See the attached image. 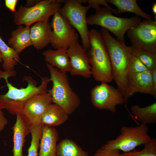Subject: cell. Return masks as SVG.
I'll return each mask as SVG.
<instances>
[{
  "mask_svg": "<svg viewBox=\"0 0 156 156\" xmlns=\"http://www.w3.org/2000/svg\"><path fill=\"white\" fill-rule=\"evenodd\" d=\"M100 33L109 53L112 68L113 80L124 98L125 107L129 98L128 81L129 58L131 53V46H128L113 37L109 32L102 28Z\"/></svg>",
  "mask_w": 156,
  "mask_h": 156,
  "instance_id": "cell-1",
  "label": "cell"
},
{
  "mask_svg": "<svg viewBox=\"0 0 156 156\" xmlns=\"http://www.w3.org/2000/svg\"><path fill=\"white\" fill-rule=\"evenodd\" d=\"M9 77L6 76L3 78L8 91L4 94H0V108L6 109L12 115H16L18 113H22L25 105L31 98L47 92V85L50 81L48 77H42L41 83L38 86L36 81L28 76L23 79L27 83V86L18 88L9 82Z\"/></svg>",
  "mask_w": 156,
  "mask_h": 156,
  "instance_id": "cell-2",
  "label": "cell"
},
{
  "mask_svg": "<svg viewBox=\"0 0 156 156\" xmlns=\"http://www.w3.org/2000/svg\"><path fill=\"white\" fill-rule=\"evenodd\" d=\"M90 47L87 54L92 75L96 81L107 83L113 80L110 59L107 46L100 32L94 29L89 31Z\"/></svg>",
  "mask_w": 156,
  "mask_h": 156,
  "instance_id": "cell-3",
  "label": "cell"
},
{
  "mask_svg": "<svg viewBox=\"0 0 156 156\" xmlns=\"http://www.w3.org/2000/svg\"><path fill=\"white\" fill-rule=\"evenodd\" d=\"M53 83L48 92L51 96L52 103L62 108L68 114L74 112L80 106L81 101L77 94L71 88L66 73H62L46 63Z\"/></svg>",
  "mask_w": 156,
  "mask_h": 156,
  "instance_id": "cell-4",
  "label": "cell"
},
{
  "mask_svg": "<svg viewBox=\"0 0 156 156\" xmlns=\"http://www.w3.org/2000/svg\"><path fill=\"white\" fill-rule=\"evenodd\" d=\"M94 14L87 17L88 25L100 26L113 33L117 39L125 43V33L130 28L141 21V18L135 16L129 18L117 17L106 7H99Z\"/></svg>",
  "mask_w": 156,
  "mask_h": 156,
  "instance_id": "cell-5",
  "label": "cell"
},
{
  "mask_svg": "<svg viewBox=\"0 0 156 156\" xmlns=\"http://www.w3.org/2000/svg\"><path fill=\"white\" fill-rule=\"evenodd\" d=\"M147 125L142 123L135 127L122 126L120 134L115 139L108 141L101 148L118 150L123 152L131 151L150 140Z\"/></svg>",
  "mask_w": 156,
  "mask_h": 156,
  "instance_id": "cell-6",
  "label": "cell"
},
{
  "mask_svg": "<svg viewBox=\"0 0 156 156\" xmlns=\"http://www.w3.org/2000/svg\"><path fill=\"white\" fill-rule=\"evenodd\" d=\"M62 3L61 0H44L30 7L21 5L14 13V23L30 27L35 22H48L49 17L61 7Z\"/></svg>",
  "mask_w": 156,
  "mask_h": 156,
  "instance_id": "cell-7",
  "label": "cell"
},
{
  "mask_svg": "<svg viewBox=\"0 0 156 156\" xmlns=\"http://www.w3.org/2000/svg\"><path fill=\"white\" fill-rule=\"evenodd\" d=\"M61 1L64 4L59 9V13L77 30L81 39L82 46L87 51L90 47V43L86 14L91 8L88 5H82L78 0H61Z\"/></svg>",
  "mask_w": 156,
  "mask_h": 156,
  "instance_id": "cell-8",
  "label": "cell"
},
{
  "mask_svg": "<svg viewBox=\"0 0 156 156\" xmlns=\"http://www.w3.org/2000/svg\"><path fill=\"white\" fill-rule=\"evenodd\" d=\"M127 36L135 48L156 53V21L144 19L129 29Z\"/></svg>",
  "mask_w": 156,
  "mask_h": 156,
  "instance_id": "cell-9",
  "label": "cell"
},
{
  "mask_svg": "<svg viewBox=\"0 0 156 156\" xmlns=\"http://www.w3.org/2000/svg\"><path fill=\"white\" fill-rule=\"evenodd\" d=\"M90 96L91 103L96 108L108 110L113 113L116 112L117 106L124 102L121 92L106 83H101L93 88Z\"/></svg>",
  "mask_w": 156,
  "mask_h": 156,
  "instance_id": "cell-10",
  "label": "cell"
},
{
  "mask_svg": "<svg viewBox=\"0 0 156 156\" xmlns=\"http://www.w3.org/2000/svg\"><path fill=\"white\" fill-rule=\"evenodd\" d=\"M51 24L53 30L50 44L53 48L67 49L74 41L78 40L75 29L58 11L53 15Z\"/></svg>",
  "mask_w": 156,
  "mask_h": 156,
  "instance_id": "cell-11",
  "label": "cell"
},
{
  "mask_svg": "<svg viewBox=\"0 0 156 156\" xmlns=\"http://www.w3.org/2000/svg\"><path fill=\"white\" fill-rule=\"evenodd\" d=\"M70 65L71 75L81 76L88 79L92 76L91 67L86 51L79 43L74 41L67 50Z\"/></svg>",
  "mask_w": 156,
  "mask_h": 156,
  "instance_id": "cell-12",
  "label": "cell"
},
{
  "mask_svg": "<svg viewBox=\"0 0 156 156\" xmlns=\"http://www.w3.org/2000/svg\"><path fill=\"white\" fill-rule=\"evenodd\" d=\"M52 103L51 96L48 92L36 95L26 103L22 113L31 125L40 123L44 113Z\"/></svg>",
  "mask_w": 156,
  "mask_h": 156,
  "instance_id": "cell-13",
  "label": "cell"
},
{
  "mask_svg": "<svg viewBox=\"0 0 156 156\" xmlns=\"http://www.w3.org/2000/svg\"><path fill=\"white\" fill-rule=\"evenodd\" d=\"M15 123L11 129L13 131V156H23V149L26 136L30 133L31 124L23 114L16 115Z\"/></svg>",
  "mask_w": 156,
  "mask_h": 156,
  "instance_id": "cell-14",
  "label": "cell"
},
{
  "mask_svg": "<svg viewBox=\"0 0 156 156\" xmlns=\"http://www.w3.org/2000/svg\"><path fill=\"white\" fill-rule=\"evenodd\" d=\"M129 98L137 92L153 96L152 77L149 70L129 75L128 81Z\"/></svg>",
  "mask_w": 156,
  "mask_h": 156,
  "instance_id": "cell-15",
  "label": "cell"
},
{
  "mask_svg": "<svg viewBox=\"0 0 156 156\" xmlns=\"http://www.w3.org/2000/svg\"><path fill=\"white\" fill-rule=\"evenodd\" d=\"M51 23H36L30 27V36L34 48L38 50H41L50 43L52 33Z\"/></svg>",
  "mask_w": 156,
  "mask_h": 156,
  "instance_id": "cell-16",
  "label": "cell"
},
{
  "mask_svg": "<svg viewBox=\"0 0 156 156\" xmlns=\"http://www.w3.org/2000/svg\"><path fill=\"white\" fill-rule=\"evenodd\" d=\"M58 139V133L54 127L44 125L38 156H57Z\"/></svg>",
  "mask_w": 156,
  "mask_h": 156,
  "instance_id": "cell-17",
  "label": "cell"
},
{
  "mask_svg": "<svg viewBox=\"0 0 156 156\" xmlns=\"http://www.w3.org/2000/svg\"><path fill=\"white\" fill-rule=\"evenodd\" d=\"M67 50L60 49L56 50L48 49L42 53L46 63H48L61 71L66 73L70 69V60Z\"/></svg>",
  "mask_w": 156,
  "mask_h": 156,
  "instance_id": "cell-18",
  "label": "cell"
},
{
  "mask_svg": "<svg viewBox=\"0 0 156 156\" xmlns=\"http://www.w3.org/2000/svg\"><path fill=\"white\" fill-rule=\"evenodd\" d=\"M30 27L18 25L17 28L12 31L11 37L9 39L8 45L18 54L25 48L32 44L30 36Z\"/></svg>",
  "mask_w": 156,
  "mask_h": 156,
  "instance_id": "cell-19",
  "label": "cell"
},
{
  "mask_svg": "<svg viewBox=\"0 0 156 156\" xmlns=\"http://www.w3.org/2000/svg\"><path fill=\"white\" fill-rule=\"evenodd\" d=\"M68 115L60 106L51 103L42 115L40 123L44 126L54 127L65 122L68 118Z\"/></svg>",
  "mask_w": 156,
  "mask_h": 156,
  "instance_id": "cell-20",
  "label": "cell"
},
{
  "mask_svg": "<svg viewBox=\"0 0 156 156\" xmlns=\"http://www.w3.org/2000/svg\"><path fill=\"white\" fill-rule=\"evenodd\" d=\"M0 51L3 61L2 67L4 71L12 74H16L14 67L20 62L19 54L11 47L8 46L0 36Z\"/></svg>",
  "mask_w": 156,
  "mask_h": 156,
  "instance_id": "cell-21",
  "label": "cell"
},
{
  "mask_svg": "<svg viewBox=\"0 0 156 156\" xmlns=\"http://www.w3.org/2000/svg\"><path fill=\"white\" fill-rule=\"evenodd\" d=\"M130 109L135 119L141 123L147 125L156 123V102L144 107L135 105L131 106Z\"/></svg>",
  "mask_w": 156,
  "mask_h": 156,
  "instance_id": "cell-22",
  "label": "cell"
},
{
  "mask_svg": "<svg viewBox=\"0 0 156 156\" xmlns=\"http://www.w3.org/2000/svg\"><path fill=\"white\" fill-rule=\"evenodd\" d=\"M117 8L118 14L130 12L144 19H152V16L144 12L140 7L135 0H106Z\"/></svg>",
  "mask_w": 156,
  "mask_h": 156,
  "instance_id": "cell-23",
  "label": "cell"
},
{
  "mask_svg": "<svg viewBox=\"0 0 156 156\" xmlns=\"http://www.w3.org/2000/svg\"><path fill=\"white\" fill-rule=\"evenodd\" d=\"M57 156H89L76 142L67 138L61 140L57 145Z\"/></svg>",
  "mask_w": 156,
  "mask_h": 156,
  "instance_id": "cell-24",
  "label": "cell"
},
{
  "mask_svg": "<svg viewBox=\"0 0 156 156\" xmlns=\"http://www.w3.org/2000/svg\"><path fill=\"white\" fill-rule=\"evenodd\" d=\"M44 125L41 123L31 125V140L30 145L27 150V156H38L40 140Z\"/></svg>",
  "mask_w": 156,
  "mask_h": 156,
  "instance_id": "cell-25",
  "label": "cell"
},
{
  "mask_svg": "<svg viewBox=\"0 0 156 156\" xmlns=\"http://www.w3.org/2000/svg\"><path fill=\"white\" fill-rule=\"evenodd\" d=\"M131 53L150 71L156 68V53L139 49L131 46Z\"/></svg>",
  "mask_w": 156,
  "mask_h": 156,
  "instance_id": "cell-26",
  "label": "cell"
},
{
  "mask_svg": "<svg viewBox=\"0 0 156 156\" xmlns=\"http://www.w3.org/2000/svg\"><path fill=\"white\" fill-rule=\"evenodd\" d=\"M144 147L141 151L135 149L121 154V156H156V139L151 138L150 140L144 145Z\"/></svg>",
  "mask_w": 156,
  "mask_h": 156,
  "instance_id": "cell-27",
  "label": "cell"
},
{
  "mask_svg": "<svg viewBox=\"0 0 156 156\" xmlns=\"http://www.w3.org/2000/svg\"><path fill=\"white\" fill-rule=\"evenodd\" d=\"M147 70H148L145 65L137 57L131 53L129 60V75L142 72Z\"/></svg>",
  "mask_w": 156,
  "mask_h": 156,
  "instance_id": "cell-28",
  "label": "cell"
},
{
  "mask_svg": "<svg viewBox=\"0 0 156 156\" xmlns=\"http://www.w3.org/2000/svg\"><path fill=\"white\" fill-rule=\"evenodd\" d=\"M81 2L82 3H88V5L91 8H92L95 9L97 8L100 7V5H103L105 7H107L111 10L113 13L117 15H118L116 10L114 9L109 6L107 3L106 1V0H81Z\"/></svg>",
  "mask_w": 156,
  "mask_h": 156,
  "instance_id": "cell-29",
  "label": "cell"
},
{
  "mask_svg": "<svg viewBox=\"0 0 156 156\" xmlns=\"http://www.w3.org/2000/svg\"><path fill=\"white\" fill-rule=\"evenodd\" d=\"M93 156H121L120 151L116 149H98Z\"/></svg>",
  "mask_w": 156,
  "mask_h": 156,
  "instance_id": "cell-30",
  "label": "cell"
},
{
  "mask_svg": "<svg viewBox=\"0 0 156 156\" xmlns=\"http://www.w3.org/2000/svg\"><path fill=\"white\" fill-rule=\"evenodd\" d=\"M0 108V134L4 130L8 123V121L4 114Z\"/></svg>",
  "mask_w": 156,
  "mask_h": 156,
  "instance_id": "cell-31",
  "label": "cell"
},
{
  "mask_svg": "<svg viewBox=\"0 0 156 156\" xmlns=\"http://www.w3.org/2000/svg\"><path fill=\"white\" fill-rule=\"evenodd\" d=\"M18 1V0H5V3L6 7L14 13L16 11V6Z\"/></svg>",
  "mask_w": 156,
  "mask_h": 156,
  "instance_id": "cell-32",
  "label": "cell"
},
{
  "mask_svg": "<svg viewBox=\"0 0 156 156\" xmlns=\"http://www.w3.org/2000/svg\"><path fill=\"white\" fill-rule=\"evenodd\" d=\"M152 77L153 96L156 98V68L150 71Z\"/></svg>",
  "mask_w": 156,
  "mask_h": 156,
  "instance_id": "cell-33",
  "label": "cell"
},
{
  "mask_svg": "<svg viewBox=\"0 0 156 156\" xmlns=\"http://www.w3.org/2000/svg\"><path fill=\"white\" fill-rule=\"evenodd\" d=\"M3 61L1 55L0 51V63ZM8 76L9 77H14L11 74L7 73L5 71H2L0 70V80L3 79L4 77Z\"/></svg>",
  "mask_w": 156,
  "mask_h": 156,
  "instance_id": "cell-34",
  "label": "cell"
},
{
  "mask_svg": "<svg viewBox=\"0 0 156 156\" xmlns=\"http://www.w3.org/2000/svg\"><path fill=\"white\" fill-rule=\"evenodd\" d=\"M41 0H28L25 5L27 7H30L33 6L39 2Z\"/></svg>",
  "mask_w": 156,
  "mask_h": 156,
  "instance_id": "cell-35",
  "label": "cell"
},
{
  "mask_svg": "<svg viewBox=\"0 0 156 156\" xmlns=\"http://www.w3.org/2000/svg\"><path fill=\"white\" fill-rule=\"evenodd\" d=\"M152 10L153 13L155 16V18H156V3H154L152 4Z\"/></svg>",
  "mask_w": 156,
  "mask_h": 156,
  "instance_id": "cell-36",
  "label": "cell"
},
{
  "mask_svg": "<svg viewBox=\"0 0 156 156\" xmlns=\"http://www.w3.org/2000/svg\"><path fill=\"white\" fill-rule=\"evenodd\" d=\"M0 1H1V0H0Z\"/></svg>",
  "mask_w": 156,
  "mask_h": 156,
  "instance_id": "cell-37",
  "label": "cell"
}]
</instances>
